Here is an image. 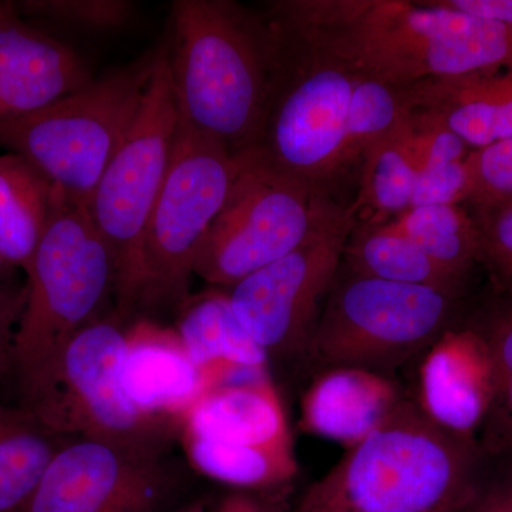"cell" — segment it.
Returning <instances> with one entry per match:
<instances>
[{
  "label": "cell",
  "instance_id": "cell-37",
  "mask_svg": "<svg viewBox=\"0 0 512 512\" xmlns=\"http://www.w3.org/2000/svg\"><path fill=\"white\" fill-rule=\"evenodd\" d=\"M293 512H306V511H302V510H299V508H295V510H293Z\"/></svg>",
  "mask_w": 512,
  "mask_h": 512
},
{
  "label": "cell",
  "instance_id": "cell-6",
  "mask_svg": "<svg viewBox=\"0 0 512 512\" xmlns=\"http://www.w3.org/2000/svg\"><path fill=\"white\" fill-rule=\"evenodd\" d=\"M463 293L394 284L346 271L330 289L305 362L393 377L457 326Z\"/></svg>",
  "mask_w": 512,
  "mask_h": 512
},
{
  "label": "cell",
  "instance_id": "cell-12",
  "mask_svg": "<svg viewBox=\"0 0 512 512\" xmlns=\"http://www.w3.org/2000/svg\"><path fill=\"white\" fill-rule=\"evenodd\" d=\"M190 471L173 456V444L74 437L57 451L19 512H163Z\"/></svg>",
  "mask_w": 512,
  "mask_h": 512
},
{
  "label": "cell",
  "instance_id": "cell-33",
  "mask_svg": "<svg viewBox=\"0 0 512 512\" xmlns=\"http://www.w3.org/2000/svg\"><path fill=\"white\" fill-rule=\"evenodd\" d=\"M284 495L229 491L220 500L210 503L208 512H286L281 504Z\"/></svg>",
  "mask_w": 512,
  "mask_h": 512
},
{
  "label": "cell",
  "instance_id": "cell-23",
  "mask_svg": "<svg viewBox=\"0 0 512 512\" xmlns=\"http://www.w3.org/2000/svg\"><path fill=\"white\" fill-rule=\"evenodd\" d=\"M413 123L410 113L377 140L360 165L359 190L348 211L357 224H384L412 208L414 184Z\"/></svg>",
  "mask_w": 512,
  "mask_h": 512
},
{
  "label": "cell",
  "instance_id": "cell-9",
  "mask_svg": "<svg viewBox=\"0 0 512 512\" xmlns=\"http://www.w3.org/2000/svg\"><path fill=\"white\" fill-rule=\"evenodd\" d=\"M180 123L163 43L156 50L153 74L136 119L87 204L90 218L113 255L117 276L114 315L126 325L138 318L144 229L170 171Z\"/></svg>",
  "mask_w": 512,
  "mask_h": 512
},
{
  "label": "cell",
  "instance_id": "cell-31",
  "mask_svg": "<svg viewBox=\"0 0 512 512\" xmlns=\"http://www.w3.org/2000/svg\"><path fill=\"white\" fill-rule=\"evenodd\" d=\"M0 264V377L9 373L13 339L26 302V276Z\"/></svg>",
  "mask_w": 512,
  "mask_h": 512
},
{
  "label": "cell",
  "instance_id": "cell-28",
  "mask_svg": "<svg viewBox=\"0 0 512 512\" xmlns=\"http://www.w3.org/2000/svg\"><path fill=\"white\" fill-rule=\"evenodd\" d=\"M467 210L478 229L477 264L487 269L495 291L512 299V198Z\"/></svg>",
  "mask_w": 512,
  "mask_h": 512
},
{
  "label": "cell",
  "instance_id": "cell-36",
  "mask_svg": "<svg viewBox=\"0 0 512 512\" xmlns=\"http://www.w3.org/2000/svg\"><path fill=\"white\" fill-rule=\"evenodd\" d=\"M9 3L6 2H0V15H2L3 12H5L6 9H8Z\"/></svg>",
  "mask_w": 512,
  "mask_h": 512
},
{
  "label": "cell",
  "instance_id": "cell-29",
  "mask_svg": "<svg viewBox=\"0 0 512 512\" xmlns=\"http://www.w3.org/2000/svg\"><path fill=\"white\" fill-rule=\"evenodd\" d=\"M467 208L481 207L512 198V140L500 141L466 158Z\"/></svg>",
  "mask_w": 512,
  "mask_h": 512
},
{
  "label": "cell",
  "instance_id": "cell-22",
  "mask_svg": "<svg viewBox=\"0 0 512 512\" xmlns=\"http://www.w3.org/2000/svg\"><path fill=\"white\" fill-rule=\"evenodd\" d=\"M346 271L394 284L427 286L464 293L466 279L446 271L423 249L396 228L384 224H356L343 251Z\"/></svg>",
  "mask_w": 512,
  "mask_h": 512
},
{
  "label": "cell",
  "instance_id": "cell-35",
  "mask_svg": "<svg viewBox=\"0 0 512 512\" xmlns=\"http://www.w3.org/2000/svg\"><path fill=\"white\" fill-rule=\"evenodd\" d=\"M210 503L211 501L207 500V498H197V500H191L188 501V503L181 504L180 507L170 512H208Z\"/></svg>",
  "mask_w": 512,
  "mask_h": 512
},
{
  "label": "cell",
  "instance_id": "cell-19",
  "mask_svg": "<svg viewBox=\"0 0 512 512\" xmlns=\"http://www.w3.org/2000/svg\"><path fill=\"white\" fill-rule=\"evenodd\" d=\"M410 113L446 127L473 150L512 140V69L407 87Z\"/></svg>",
  "mask_w": 512,
  "mask_h": 512
},
{
  "label": "cell",
  "instance_id": "cell-15",
  "mask_svg": "<svg viewBox=\"0 0 512 512\" xmlns=\"http://www.w3.org/2000/svg\"><path fill=\"white\" fill-rule=\"evenodd\" d=\"M93 79L72 46L33 28L9 3L0 15V124L46 109Z\"/></svg>",
  "mask_w": 512,
  "mask_h": 512
},
{
  "label": "cell",
  "instance_id": "cell-1",
  "mask_svg": "<svg viewBox=\"0 0 512 512\" xmlns=\"http://www.w3.org/2000/svg\"><path fill=\"white\" fill-rule=\"evenodd\" d=\"M266 13L360 73L403 89L512 69V29L443 0H281Z\"/></svg>",
  "mask_w": 512,
  "mask_h": 512
},
{
  "label": "cell",
  "instance_id": "cell-21",
  "mask_svg": "<svg viewBox=\"0 0 512 512\" xmlns=\"http://www.w3.org/2000/svg\"><path fill=\"white\" fill-rule=\"evenodd\" d=\"M60 191L15 153L0 156V264L28 274Z\"/></svg>",
  "mask_w": 512,
  "mask_h": 512
},
{
  "label": "cell",
  "instance_id": "cell-26",
  "mask_svg": "<svg viewBox=\"0 0 512 512\" xmlns=\"http://www.w3.org/2000/svg\"><path fill=\"white\" fill-rule=\"evenodd\" d=\"M392 222L437 264L467 281L477 264L478 229L464 205L413 207Z\"/></svg>",
  "mask_w": 512,
  "mask_h": 512
},
{
  "label": "cell",
  "instance_id": "cell-2",
  "mask_svg": "<svg viewBox=\"0 0 512 512\" xmlns=\"http://www.w3.org/2000/svg\"><path fill=\"white\" fill-rule=\"evenodd\" d=\"M164 47L185 124L231 156L256 147L276 70L268 18L231 0H175Z\"/></svg>",
  "mask_w": 512,
  "mask_h": 512
},
{
  "label": "cell",
  "instance_id": "cell-3",
  "mask_svg": "<svg viewBox=\"0 0 512 512\" xmlns=\"http://www.w3.org/2000/svg\"><path fill=\"white\" fill-rule=\"evenodd\" d=\"M477 441L402 402L302 495L306 512H454L478 481Z\"/></svg>",
  "mask_w": 512,
  "mask_h": 512
},
{
  "label": "cell",
  "instance_id": "cell-24",
  "mask_svg": "<svg viewBox=\"0 0 512 512\" xmlns=\"http://www.w3.org/2000/svg\"><path fill=\"white\" fill-rule=\"evenodd\" d=\"M69 439L47 427L28 407L0 403V512L22 510Z\"/></svg>",
  "mask_w": 512,
  "mask_h": 512
},
{
  "label": "cell",
  "instance_id": "cell-13",
  "mask_svg": "<svg viewBox=\"0 0 512 512\" xmlns=\"http://www.w3.org/2000/svg\"><path fill=\"white\" fill-rule=\"evenodd\" d=\"M356 222L348 208L291 254L242 279L229 303L272 360H305Z\"/></svg>",
  "mask_w": 512,
  "mask_h": 512
},
{
  "label": "cell",
  "instance_id": "cell-34",
  "mask_svg": "<svg viewBox=\"0 0 512 512\" xmlns=\"http://www.w3.org/2000/svg\"><path fill=\"white\" fill-rule=\"evenodd\" d=\"M450 8L512 29V0H443Z\"/></svg>",
  "mask_w": 512,
  "mask_h": 512
},
{
  "label": "cell",
  "instance_id": "cell-25",
  "mask_svg": "<svg viewBox=\"0 0 512 512\" xmlns=\"http://www.w3.org/2000/svg\"><path fill=\"white\" fill-rule=\"evenodd\" d=\"M493 308L468 325L483 336L493 366V397L478 433L481 454L512 456V299L497 293Z\"/></svg>",
  "mask_w": 512,
  "mask_h": 512
},
{
  "label": "cell",
  "instance_id": "cell-14",
  "mask_svg": "<svg viewBox=\"0 0 512 512\" xmlns=\"http://www.w3.org/2000/svg\"><path fill=\"white\" fill-rule=\"evenodd\" d=\"M177 440L183 453L293 450L284 403L269 369L207 390L178 420Z\"/></svg>",
  "mask_w": 512,
  "mask_h": 512
},
{
  "label": "cell",
  "instance_id": "cell-16",
  "mask_svg": "<svg viewBox=\"0 0 512 512\" xmlns=\"http://www.w3.org/2000/svg\"><path fill=\"white\" fill-rule=\"evenodd\" d=\"M493 397V366L481 333L457 325L421 359L417 403L440 427L477 441Z\"/></svg>",
  "mask_w": 512,
  "mask_h": 512
},
{
  "label": "cell",
  "instance_id": "cell-32",
  "mask_svg": "<svg viewBox=\"0 0 512 512\" xmlns=\"http://www.w3.org/2000/svg\"><path fill=\"white\" fill-rule=\"evenodd\" d=\"M454 512H512V473L487 483L478 480Z\"/></svg>",
  "mask_w": 512,
  "mask_h": 512
},
{
  "label": "cell",
  "instance_id": "cell-4",
  "mask_svg": "<svg viewBox=\"0 0 512 512\" xmlns=\"http://www.w3.org/2000/svg\"><path fill=\"white\" fill-rule=\"evenodd\" d=\"M25 276V308L9 365L22 406L42 389L67 343L90 323L114 312L116 265L86 205L60 194Z\"/></svg>",
  "mask_w": 512,
  "mask_h": 512
},
{
  "label": "cell",
  "instance_id": "cell-30",
  "mask_svg": "<svg viewBox=\"0 0 512 512\" xmlns=\"http://www.w3.org/2000/svg\"><path fill=\"white\" fill-rule=\"evenodd\" d=\"M468 192L466 160L420 170L414 184L413 207L463 205Z\"/></svg>",
  "mask_w": 512,
  "mask_h": 512
},
{
  "label": "cell",
  "instance_id": "cell-10",
  "mask_svg": "<svg viewBox=\"0 0 512 512\" xmlns=\"http://www.w3.org/2000/svg\"><path fill=\"white\" fill-rule=\"evenodd\" d=\"M237 160L181 117L173 161L144 229L138 318L181 311L191 298L195 259L227 200Z\"/></svg>",
  "mask_w": 512,
  "mask_h": 512
},
{
  "label": "cell",
  "instance_id": "cell-5",
  "mask_svg": "<svg viewBox=\"0 0 512 512\" xmlns=\"http://www.w3.org/2000/svg\"><path fill=\"white\" fill-rule=\"evenodd\" d=\"M276 36L271 99L256 147L268 160L336 200L359 171L349 143L353 94L363 73L266 15ZM340 204V202H339Z\"/></svg>",
  "mask_w": 512,
  "mask_h": 512
},
{
  "label": "cell",
  "instance_id": "cell-18",
  "mask_svg": "<svg viewBox=\"0 0 512 512\" xmlns=\"http://www.w3.org/2000/svg\"><path fill=\"white\" fill-rule=\"evenodd\" d=\"M404 396L394 377L357 367L320 370L303 394L299 426L349 450L376 430Z\"/></svg>",
  "mask_w": 512,
  "mask_h": 512
},
{
  "label": "cell",
  "instance_id": "cell-20",
  "mask_svg": "<svg viewBox=\"0 0 512 512\" xmlns=\"http://www.w3.org/2000/svg\"><path fill=\"white\" fill-rule=\"evenodd\" d=\"M174 329L210 389L245 373L269 369L268 356L232 311L228 292L191 295L177 313Z\"/></svg>",
  "mask_w": 512,
  "mask_h": 512
},
{
  "label": "cell",
  "instance_id": "cell-27",
  "mask_svg": "<svg viewBox=\"0 0 512 512\" xmlns=\"http://www.w3.org/2000/svg\"><path fill=\"white\" fill-rule=\"evenodd\" d=\"M15 8L64 28L99 33L124 28L136 16V5L127 0H28Z\"/></svg>",
  "mask_w": 512,
  "mask_h": 512
},
{
  "label": "cell",
  "instance_id": "cell-11",
  "mask_svg": "<svg viewBox=\"0 0 512 512\" xmlns=\"http://www.w3.org/2000/svg\"><path fill=\"white\" fill-rule=\"evenodd\" d=\"M126 329L113 312L80 330L25 407L70 439L136 446L173 444L177 424L138 412L124 392L121 360Z\"/></svg>",
  "mask_w": 512,
  "mask_h": 512
},
{
  "label": "cell",
  "instance_id": "cell-17",
  "mask_svg": "<svg viewBox=\"0 0 512 512\" xmlns=\"http://www.w3.org/2000/svg\"><path fill=\"white\" fill-rule=\"evenodd\" d=\"M121 383L138 412L178 420L210 389L177 332L153 318L128 323L121 360Z\"/></svg>",
  "mask_w": 512,
  "mask_h": 512
},
{
  "label": "cell",
  "instance_id": "cell-7",
  "mask_svg": "<svg viewBox=\"0 0 512 512\" xmlns=\"http://www.w3.org/2000/svg\"><path fill=\"white\" fill-rule=\"evenodd\" d=\"M156 50L23 119L0 124V147L35 165L66 200L89 204L136 119Z\"/></svg>",
  "mask_w": 512,
  "mask_h": 512
},
{
  "label": "cell",
  "instance_id": "cell-8",
  "mask_svg": "<svg viewBox=\"0 0 512 512\" xmlns=\"http://www.w3.org/2000/svg\"><path fill=\"white\" fill-rule=\"evenodd\" d=\"M234 180L195 259L194 275L231 289L291 254L348 207L286 173L258 150L235 156Z\"/></svg>",
  "mask_w": 512,
  "mask_h": 512
}]
</instances>
